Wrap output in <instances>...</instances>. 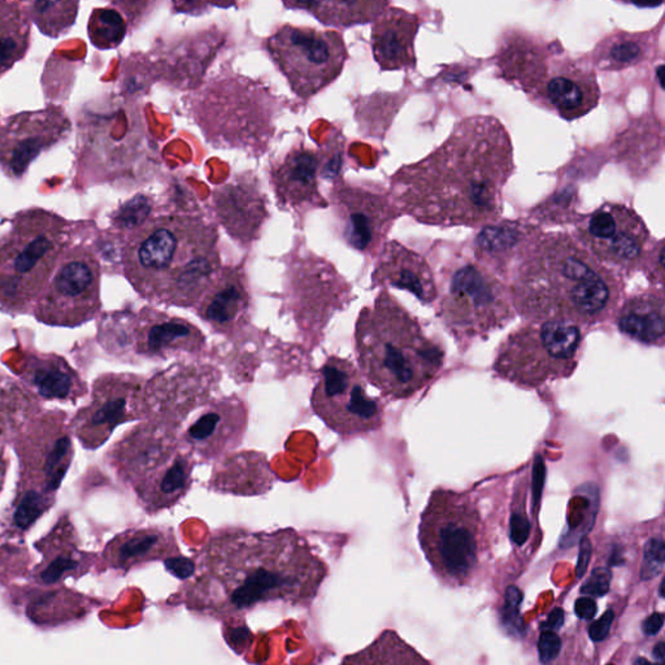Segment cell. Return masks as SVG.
<instances>
[{
  "instance_id": "1",
  "label": "cell",
  "mask_w": 665,
  "mask_h": 665,
  "mask_svg": "<svg viewBox=\"0 0 665 665\" xmlns=\"http://www.w3.org/2000/svg\"><path fill=\"white\" fill-rule=\"evenodd\" d=\"M326 576L297 530H220L199 551L181 601L197 615L235 620L269 603L309 607Z\"/></svg>"
},
{
  "instance_id": "2",
  "label": "cell",
  "mask_w": 665,
  "mask_h": 665,
  "mask_svg": "<svg viewBox=\"0 0 665 665\" xmlns=\"http://www.w3.org/2000/svg\"><path fill=\"white\" fill-rule=\"evenodd\" d=\"M513 172L505 125L494 116H472L457 122L434 152L398 169L390 197L417 223L481 229L500 221L503 189Z\"/></svg>"
},
{
  "instance_id": "3",
  "label": "cell",
  "mask_w": 665,
  "mask_h": 665,
  "mask_svg": "<svg viewBox=\"0 0 665 665\" xmlns=\"http://www.w3.org/2000/svg\"><path fill=\"white\" fill-rule=\"evenodd\" d=\"M510 289L530 323L593 326L620 304L622 281L567 233H544L517 259Z\"/></svg>"
},
{
  "instance_id": "4",
  "label": "cell",
  "mask_w": 665,
  "mask_h": 665,
  "mask_svg": "<svg viewBox=\"0 0 665 665\" xmlns=\"http://www.w3.org/2000/svg\"><path fill=\"white\" fill-rule=\"evenodd\" d=\"M121 267L144 300L194 308L223 267L218 227L182 213L147 218L125 241Z\"/></svg>"
},
{
  "instance_id": "5",
  "label": "cell",
  "mask_w": 665,
  "mask_h": 665,
  "mask_svg": "<svg viewBox=\"0 0 665 665\" xmlns=\"http://www.w3.org/2000/svg\"><path fill=\"white\" fill-rule=\"evenodd\" d=\"M360 374L390 399H408L429 385L445 364V349L416 316L382 289L355 325Z\"/></svg>"
},
{
  "instance_id": "6",
  "label": "cell",
  "mask_w": 665,
  "mask_h": 665,
  "mask_svg": "<svg viewBox=\"0 0 665 665\" xmlns=\"http://www.w3.org/2000/svg\"><path fill=\"white\" fill-rule=\"evenodd\" d=\"M77 226L39 207L11 218L10 230L0 235V311L31 312L65 250L72 246Z\"/></svg>"
},
{
  "instance_id": "7",
  "label": "cell",
  "mask_w": 665,
  "mask_h": 665,
  "mask_svg": "<svg viewBox=\"0 0 665 665\" xmlns=\"http://www.w3.org/2000/svg\"><path fill=\"white\" fill-rule=\"evenodd\" d=\"M187 102L212 147L241 149L258 158L268 150L283 107L266 85L233 73L212 79Z\"/></svg>"
},
{
  "instance_id": "8",
  "label": "cell",
  "mask_w": 665,
  "mask_h": 665,
  "mask_svg": "<svg viewBox=\"0 0 665 665\" xmlns=\"http://www.w3.org/2000/svg\"><path fill=\"white\" fill-rule=\"evenodd\" d=\"M419 542L443 584L463 587L479 581L488 541L477 500L468 491L436 488L420 519Z\"/></svg>"
},
{
  "instance_id": "9",
  "label": "cell",
  "mask_w": 665,
  "mask_h": 665,
  "mask_svg": "<svg viewBox=\"0 0 665 665\" xmlns=\"http://www.w3.org/2000/svg\"><path fill=\"white\" fill-rule=\"evenodd\" d=\"M20 473L12 527L25 531L50 510L73 459L72 431L61 409L41 412L12 439Z\"/></svg>"
},
{
  "instance_id": "10",
  "label": "cell",
  "mask_w": 665,
  "mask_h": 665,
  "mask_svg": "<svg viewBox=\"0 0 665 665\" xmlns=\"http://www.w3.org/2000/svg\"><path fill=\"white\" fill-rule=\"evenodd\" d=\"M584 332L565 323H530L511 332L498 348L493 369L519 388L538 389L572 376Z\"/></svg>"
},
{
  "instance_id": "11",
  "label": "cell",
  "mask_w": 665,
  "mask_h": 665,
  "mask_svg": "<svg viewBox=\"0 0 665 665\" xmlns=\"http://www.w3.org/2000/svg\"><path fill=\"white\" fill-rule=\"evenodd\" d=\"M439 315L446 331L464 346L505 328L514 317V309L508 286L468 259L448 275Z\"/></svg>"
},
{
  "instance_id": "12",
  "label": "cell",
  "mask_w": 665,
  "mask_h": 665,
  "mask_svg": "<svg viewBox=\"0 0 665 665\" xmlns=\"http://www.w3.org/2000/svg\"><path fill=\"white\" fill-rule=\"evenodd\" d=\"M98 340L119 357L167 360L178 355L201 357L207 340L194 324L152 307L108 314L99 323Z\"/></svg>"
},
{
  "instance_id": "13",
  "label": "cell",
  "mask_w": 665,
  "mask_h": 665,
  "mask_svg": "<svg viewBox=\"0 0 665 665\" xmlns=\"http://www.w3.org/2000/svg\"><path fill=\"white\" fill-rule=\"evenodd\" d=\"M285 264L283 308L294 316L304 340L316 345L332 314L351 300V285L331 261L306 249L303 238H297Z\"/></svg>"
},
{
  "instance_id": "14",
  "label": "cell",
  "mask_w": 665,
  "mask_h": 665,
  "mask_svg": "<svg viewBox=\"0 0 665 665\" xmlns=\"http://www.w3.org/2000/svg\"><path fill=\"white\" fill-rule=\"evenodd\" d=\"M264 47L302 101L332 85L349 59L342 34L335 30L283 25L266 39Z\"/></svg>"
},
{
  "instance_id": "15",
  "label": "cell",
  "mask_w": 665,
  "mask_h": 665,
  "mask_svg": "<svg viewBox=\"0 0 665 665\" xmlns=\"http://www.w3.org/2000/svg\"><path fill=\"white\" fill-rule=\"evenodd\" d=\"M102 267L85 244L65 250L47 286L30 314L50 326L77 328L101 312Z\"/></svg>"
},
{
  "instance_id": "16",
  "label": "cell",
  "mask_w": 665,
  "mask_h": 665,
  "mask_svg": "<svg viewBox=\"0 0 665 665\" xmlns=\"http://www.w3.org/2000/svg\"><path fill=\"white\" fill-rule=\"evenodd\" d=\"M311 406L324 423L343 439L376 431L383 406L366 394L364 377L351 360L329 357L318 371Z\"/></svg>"
},
{
  "instance_id": "17",
  "label": "cell",
  "mask_w": 665,
  "mask_h": 665,
  "mask_svg": "<svg viewBox=\"0 0 665 665\" xmlns=\"http://www.w3.org/2000/svg\"><path fill=\"white\" fill-rule=\"evenodd\" d=\"M577 242L608 268L632 273L644 267L651 235L635 209L622 203L602 204L576 218Z\"/></svg>"
},
{
  "instance_id": "18",
  "label": "cell",
  "mask_w": 665,
  "mask_h": 665,
  "mask_svg": "<svg viewBox=\"0 0 665 665\" xmlns=\"http://www.w3.org/2000/svg\"><path fill=\"white\" fill-rule=\"evenodd\" d=\"M220 380V371L209 364H173L144 382V420L166 423L180 431L193 411L211 402Z\"/></svg>"
},
{
  "instance_id": "19",
  "label": "cell",
  "mask_w": 665,
  "mask_h": 665,
  "mask_svg": "<svg viewBox=\"0 0 665 665\" xmlns=\"http://www.w3.org/2000/svg\"><path fill=\"white\" fill-rule=\"evenodd\" d=\"M146 378L132 374H106L93 383L91 399L70 423V431L86 450L107 442L121 423L144 420L141 398Z\"/></svg>"
},
{
  "instance_id": "20",
  "label": "cell",
  "mask_w": 665,
  "mask_h": 665,
  "mask_svg": "<svg viewBox=\"0 0 665 665\" xmlns=\"http://www.w3.org/2000/svg\"><path fill=\"white\" fill-rule=\"evenodd\" d=\"M182 451L180 431L144 420L108 450L107 462L122 484L139 496L172 467Z\"/></svg>"
},
{
  "instance_id": "21",
  "label": "cell",
  "mask_w": 665,
  "mask_h": 665,
  "mask_svg": "<svg viewBox=\"0 0 665 665\" xmlns=\"http://www.w3.org/2000/svg\"><path fill=\"white\" fill-rule=\"evenodd\" d=\"M331 204L341 224L343 241L357 251L374 255L402 213L390 194L352 186L337 180L332 187Z\"/></svg>"
},
{
  "instance_id": "22",
  "label": "cell",
  "mask_w": 665,
  "mask_h": 665,
  "mask_svg": "<svg viewBox=\"0 0 665 665\" xmlns=\"http://www.w3.org/2000/svg\"><path fill=\"white\" fill-rule=\"evenodd\" d=\"M70 132V121L62 107L21 112L0 129V167L11 180H21L42 152L53 149Z\"/></svg>"
},
{
  "instance_id": "23",
  "label": "cell",
  "mask_w": 665,
  "mask_h": 665,
  "mask_svg": "<svg viewBox=\"0 0 665 665\" xmlns=\"http://www.w3.org/2000/svg\"><path fill=\"white\" fill-rule=\"evenodd\" d=\"M247 420L249 409L237 395L212 399L180 433L182 447L204 462L220 459L241 445Z\"/></svg>"
},
{
  "instance_id": "24",
  "label": "cell",
  "mask_w": 665,
  "mask_h": 665,
  "mask_svg": "<svg viewBox=\"0 0 665 665\" xmlns=\"http://www.w3.org/2000/svg\"><path fill=\"white\" fill-rule=\"evenodd\" d=\"M212 204L216 218L233 241L250 247L260 238L269 212L254 173H241L223 186L216 187Z\"/></svg>"
},
{
  "instance_id": "25",
  "label": "cell",
  "mask_w": 665,
  "mask_h": 665,
  "mask_svg": "<svg viewBox=\"0 0 665 665\" xmlns=\"http://www.w3.org/2000/svg\"><path fill=\"white\" fill-rule=\"evenodd\" d=\"M251 308L243 264L221 267L194 307L198 316L213 332L227 338H234L249 326Z\"/></svg>"
},
{
  "instance_id": "26",
  "label": "cell",
  "mask_w": 665,
  "mask_h": 665,
  "mask_svg": "<svg viewBox=\"0 0 665 665\" xmlns=\"http://www.w3.org/2000/svg\"><path fill=\"white\" fill-rule=\"evenodd\" d=\"M601 89L595 73L572 59L551 62L550 73L536 98V103L572 121L598 106Z\"/></svg>"
},
{
  "instance_id": "27",
  "label": "cell",
  "mask_w": 665,
  "mask_h": 665,
  "mask_svg": "<svg viewBox=\"0 0 665 665\" xmlns=\"http://www.w3.org/2000/svg\"><path fill=\"white\" fill-rule=\"evenodd\" d=\"M8 365L39 400L77 403L89 391L78 372L61 355L24 349Z\"/></svg>"
},
{
  "instance_id": "28",
  "label": "cell",
  "mask_w": 665,
  "mask_h": 665,
  "mask_svg": "<svg viewBox=\"0 0 665 665\" xmlns=\"http://www.w3.org/2000/svg\"><path fill=\"white\" fill-rule=\"evenodd\" d=\"M321 156L300 144L283 161L271 168V184L281 209L302 218L306 212L326 209L329 201L318 192L317 172Z\"/></svg>"
},
{
  "instance_id": "29",
  "label": "cell",
  "mask_w": 665,
  "mask_h": 665,
  "mask_svg": "<svg viewBox=\"0 0 665 665\" xmlns=\"http://www.w3.org/2000/svg\"><path fill=\"white\" fill-rule=\"evenodd\" d=\"M553 47L521 30H511L500 42L496 61L500 77L519 85L531 101L544 86L553 62Z\"/></svg>"
},
{
  "instance_id": "30",
  "label": "cell",
  "mask_w": 665,
  "mask_h": 665,
  "mask_svg": "<svg viewBox=\"0 0 665 665\" xmlns=\"http://www.w3.org/2000/svg\"><path fill=\"white\" fill-rule=\"evenodd\" d=\"M372 286L407 290L423 304L434 303L439 298L436 278L428 261L398 241L383 244L372 275Z\"/></svg>"
},
{
  "instance_id": "31",
  "label": "cell",
  "mask_w": 665,
  "mask_h": 665,
  "mask_svg": "<svg viewBox=\"0 0 665 665\" xmlns=\"http://www.w3.org/2000/svg\"><path fill=\"white\" fill-rule=\"evenodd\" d=\"M419 28V17L390 4L378 15L372 27V50L382 72L416 68L415 38Z\"/></svg>"
},
{
  "instance_id": "32",
  "label": "cell",
  "mask_w": 665,
  "mask_h": 665,
  "mask_svg": "<svg viewBox=\"0 0 665 665\" xmlns=\"http://www.w3.org/2000/svg\"><path fill=\"white\" fill-rule=\"evenodd\" d=\"M544 234L538 226L527 221L502 220L481 227L473 241L477 263L494 275H505L511 263Z\"/></svg>"
},
{
  "instance_id": "33",
  "label": "cell",
  "mask_w": 665,
  "mask_h": 665,
  "mask_svg": "<svg viewBox=\"0 0 665 665\" xmlns=\"http://www.w3.org/2000/svg\"><path fill=\"white\" fill-rule=\"evenodd\" d=\"M104 556L108 564L127 571L142 562L181 556L173 530L168 528L132 530L119 534L107 545Z\"/></svg>"
},
{
  "instance_id": "34",
  "label": "cell",
  "mask_w": 665,
  "mask_h": 665,
  "mask_svg": "<svg viewBox=\"0 0 665 665\" xmlns=\"http://www.w3.org/2000/svg\"><path fill=\"white\" fill-rule=\"evenodd\" d=\"M618 326L625 335L644 345L663 348L665 337L663 290H647L625 300L618 314Z\"/></svg>"
},
{
  "instance_id": "35",
  "label": "cell",
  "mask_w": 665,
  "mask_h": 665,
  "mask_svg": "<svg viewBox=\"0 0 665 665\" xmlns=\"http://www.w3.org/2000/svg\"><path fill=\"white\" fill-rule=\"evenodd\" d=\"M653 44V33L616 31L596 45L591 58L598 70L619 72L647 61Z\"/></svg>"
},
{
  "instance_id": "36",
  "label": "cell",
  "mask_w": 665,
  "mask_h": 665,
  "mask_svg": "<svg viewBox=\"0 0 665 665\" xmlns=\"http://www.w3.org/2000/svg\"><path fill=\"white\" fill-rule=\"evenodd\" d=\"M75 537V528L68 514H64L51 533L37 544V547L50 558L39 572L44 584H55L67 573L76 572L81 567V554L77 550Z\"/></svg>"
},
{
  "instance_id": "37",
  "label": "cell",
  "mask_w": 665,
  "mask_h": 665,
  "mask_svg": "<svg viewBox=\"0 0 665 665\" xmlns=\"http://www.w3.org/2000/svg\"><path fill=\"white\" fill-rule=\"evenodd\" d=\"M41 412V403L36 395L22 383L0 374V443L15 439Z\"/></svg>"
},
{
  "instance_id": "38",
  "label": "cell",
  "mask_w": 665,
  "mask_h": 665,
  "mask_svg": "<svg viewBox=\"0 0 665 665\" xmlns=\"http://www.w3.org/2000/svg\"><path fill=\"white\" fill-rule=\"evenodd\" d=\"M30 19L25 5L0 2V77L24 59L30 47Z\"/></svg>"
},
{
  "instance_id": "39",
  "label": "cell",
  "mask_w": 665,
  "mask_h": 665,
  "mask_svg": "<svg viewBox=\"0 0 665 665\" xmlns=\"http://www.w3.org/2000/svg\"><path fill=\"white\" fill-rule=\"evenodd\" d=\"M341 665H431L394 630H383L376 641L346 656Z\"/></svg>"
},
{
  "instance_id": "40",
  "label": "cell",
  "mask_w": 665,
  "mask_h": 665,
  "mask_svg": "<svg viewBox=\"0 0 665 665\" xmlns=\"http://www.w3.org/2000/svg\"><path fill=\"white\" fill-rule=\"evenodd\" d=\"M30 20L45 36L58 38L76 22L78 2H33L24 4Z\"/></svg>"
},
{
  "instance_id": "41",
  "label": "cell",
  "mask_w": 665,
  "mask_h": 665,
  "mask_svg": "<svg viewBox=\"0 0 665 665\" xmlns=\"http://www.w3.org/2000/svg\"><path fill=\"white\" fill-rule=\"evenodd\" d=\"M87 31L91 44L99 50H111L124 41L127 22L115 8H96L91 13Z\"/></svg>"
},
{
  "instance_id": "42",
  "label": "cell",
  "mask_w": 665,
  "mask_h": 665,
  "mask_svg": "<svg viewBox=\"0 0 665 665\" xmlns=\"http://www.w3.org/2000/svg\"><path fill=\"white\" fill-rule=\"evenodd\" d=\"M665 562V545L663 537H653L644 545V562L641 577L644 581L653 579L663 571Z\"/></svg>"
},
{
  "instance_id": "43",
  "label": "cell",
  "mask_w": 665,
  "mask_h": 665,
  "mask_svg": "<svg viewBox=\"0 0 665 665\" xmlns=\"http://www.w3.org/2000/svg\"><path fill=\"white\" fill-rule=\"evenodd\" d=\"M521 602L522 593L519 587H508L505 593V622L511 632L522 633V620L519 611Z\"/></svg>"
},
{
  "instance_id": "44",
  "label": "cell",
  "mask_w": 665,
  "mask_h": 665,
  "mask_svg": "<svg viewBox=\"0 0 665 665\" xmlns=\"http://www.w3.org/2000/svg\"><path fill=\"white\" fill-rule=\"evenodd\" d=\"M642 268L646 269L647 275L653 283H658L659 285H663L664 280V241L661 240L655 243L653 249H651L650 252H647L646 258H644V267Z\"/></svg>"
},
{
  "instance_id": "45",
  "label": "cell",
  "mask_w": 665,
  "mask_h": 665,
  "mask_svg": "<svg viewBox=\"0 0 665 665\" xmlns=\"http://www.w3.org/2000/svg\"><path fill=\"white\" fill-rule=\"evenodd\" d=\"M611 575L610 571L605 568H596L593 573H591L589 579L585 581L582 585L581 594L582 595L590 596V598H599L603 596L610 590Z\"/></svg>"
},
{
  "instance_id": "46",
  "label": "cell",
  "mask_w": 665,
  "mask_h": 665,
  "mask_svg": "<svg viewBox=\"0 0 665 665\" xmlns=\"http://www.w3.org/2000/svg\"><path fill=\"white\" fill-rule=\"evenodd\" d=\"M562 649V639L555 632H542L538 641L539 661L544 665L550 664L555 661Z\"/></svg>"
},
{
  "instance_id": "47",
  "label": "cell",
  "mask_w": 665,
  "mask_h": 665,
  "mask_svg": "<svg viewBox=\"0 0 665 665\" xmlns=\"http://www.w3.org/2000/svg\"><path fill=\"white\" fill-rule=\"evenodd\" d=\"M613 619H615V612H613L612 610H608L598 621H595L591 625L589 629L590 638L593 639L594 642L603 641L605 636H608V633H610Z\"/></svg>"
},
{
  "instance_id": "48",
  "label": "cell",
  "mask_w": 665,
  "mask_h": 665,
  "mask_svg": "<svg viewBox=\"0 0 665 665\" xmlns=\"http://www.w3.org/2000/svg\"><path fill=\"white\" fill-rule=\"evenodd\" d=\"M576 615L582 620H591L598 611V605L590 596L577 599L575 605Z\"/></svg>"
},
{
  "instance_id": "49",
  "label": "cell",
  "mask_w": 665,
  "mask_h": 665,
  "mask_svg": "<svg viewBox=\"0 0 665 665\" xmlns=\"http://www.w3.org/2000/svg\"><path fill=\"white\" fill-rule=\"evenodd\" d=\"M562 622H564V611L562 608H555L553 612L548 615L547 620L541 625L542 632H556L562 628Z\"/></svg>"
},
{
  "instance_id": "50",
  "label": "cell",
  "mask_w": 665,
  "mask_h": 665,
  "mask_svg": "<svg viewBox=\"0 0 665 665\" xmlns=\"http://www.w3.org/2000/svg\"><path fill=\"white\" fill-rule=\"evenodd\" d=\"M664 624V616L663 613H653V615L650 616L649 619H647L646 621L644 622V627H642V630H644V635L646 636H655L658 635L659 632H661V628H663Z\"/></svg>"
},
{
  "instance_id": "51",
  "label": "cell",
  "mask_w": 665,
  "mask_h": 665,
  "mask_svg": "<svg viewBox=\"0 0 665 665\" xmlns=\"http://www.w3.org/2000/svg\"><path fill=\"white\" fill-rule=\"evenodd\" d=\"M7 471L8 457L7 455H5L4 445H3V443H0V493H2L3 486H4Z\"/></svg>"
},
{
  "instance_id": "52",
  "label": "cell",
  "mask_w": 665,
  "mask_h": 665,
  "mask_svg": "<svg viewBox=\"0 0 665 665\" xmlns=\"http://www.w3.org/2000/svg\"><path fill=\"white\" fill-rule=\"evenodd\" d=\"M587 548L582 550L581 558H579V567H577V576L581 577L587 571V564L590 560V546L587 544Z\"/></svg>"
},
{
  "instance_id": "53",
  "label": "cell",
  "mask_w": 665,
  "mask_h": 665,
  "mask_svg": "<svg viewBox=\"0 0 665 665\" xmlns=\"http://www.w3.org/2000/svg\"><path fill=\"white\" fill-rule=\"evenodd\" d=\"M664 655V644L663 642H661V644H659L658 646L653 649V656H655V658H658L659 661H663Z\"/></svg>"
},
{
  "instance_id": "54",
  "label": "cell",
  "mask_w": 665,
  "mask_h": 665,
  "mask_svg": "<svg viewBox=\"0 0 665 665\" xmlns=\"http://www.w3.org/2000/svg\"><path fill=\"white\" fill-rule=\"evenodd\" d=\"M636 665H653V664H651L649 661H646V659H638V661H636ZM655 665H663V664H655Z\"/></svg>"
},
{
  "instance_id": "55",
  "label": "cell",
  "mask_w": 665,
  "mask_h": 665,
  "mask_svg": "<svg viewBox=\"0 0 665 665\" xmlns=\"http://www.w3.org/2000/svg\"><path fill=\"white\" fill-rule=\"evenodd\" d=\"M608 665H613V664H608Z\"/></svg>"
}]
</instances>
